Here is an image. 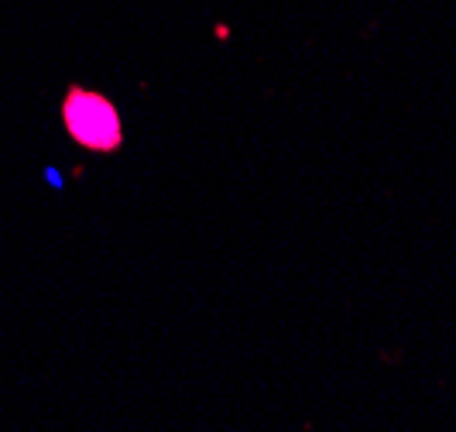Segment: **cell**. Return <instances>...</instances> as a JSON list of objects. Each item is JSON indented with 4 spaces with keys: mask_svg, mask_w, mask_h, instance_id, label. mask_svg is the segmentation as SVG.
<instances>
[{
    "mask_svg": "<svg viewBox=\"0 0 456 432\" xmlns=\"http://www.w3.org/2000/svg\"><path fill=\"white\" fill-rule=\"evenodd\" d=\"M62 124L69 137L86 151H117L124 144V124L117 107L96 90L72 86L62 100Z\"/></svg>",
    "mask_w": 456,
    "mask_h": 432,
    "instance_id": "6da1fadb",
    "label": "cell"
}]
</instances>
